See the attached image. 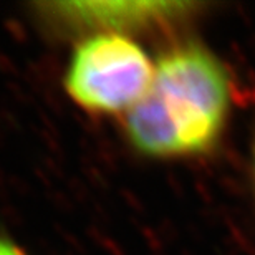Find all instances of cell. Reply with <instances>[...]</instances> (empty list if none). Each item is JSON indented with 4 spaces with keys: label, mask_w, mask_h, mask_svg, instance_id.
Wrapping results in <instances>:
<instances>
[{
    "label": "cell",
    "mask_w": 255,
    "mask_h": 255,
    "mask_svg": "<svg viewBox=\"0 0 255 255\" xmlns=\"http://www.w3.org/2000/svg\"><path fill=\"white\" fill-rule=\"evenodd\" d=\"M231 103L221 60L199 43L179 45L157 60L147 93L126 113L128 139L157 159L207 154L224 134Z\"/></svg>",
    "instance_id": "6da1fadb"
},
{
    "label": "cell",
    "mask_w": 255,
    "mask_h": 255,
    "mask_svg": "<svg viewBox=\"0 0 255 255\" xmlns=\"http://www.w3.org/2000/svg\"><path fill=\"white\" fill-rule=\"evenodd\" d=\"M156 63L123 33L98 32L81 42L65 73L70 98L93 113L129 111L144 98Z\"/></svg>",
    "instance_id": "7a4b0ae2"
},
{
    "label": "cell",
    "mask_w": 255,
    "mask_h": 255,
    "mask_svg": "<svg viewBox=\"0 0 255 255\" xmlns=\"http://www.w3.org/2000/svg\"><path fill=\"white\" fill-rule=\"evenodd\" d=\"M53 15L70 25L123 33L167 23L192 8L182 2H60L52 3Z\"/></svg>",
    "instance_id": "3957f363"
},
{
    "label": "cell",
    "mask_w": 255,
    "mask_h": 255,
    "mask_svg": "<svg viewBox=\"0 0 255 255\" xmlns=\"http://www.w3.org/2000/svg\"><path fill=\"white\" fill-rule=\"evenodd\" d=\"M0 255H25L15 244L0 239Z\"/></svg>",
    "instance_id": "277c9868"
},
{
    "label": "cell",
    "mask_w": 255,
    "mask_h": 255,
    "mask_svg": "<svg viewBox=\"0 0 255 255\" xmlns=\"http://www.w3.org/2000/svg\"><path fill=\"white\" fill-rule=\"evenodd\" d=\"M254 184H255V146H254Z\"/></svg>",
    "instance_id": "5b68a950"
}]
</instances>
